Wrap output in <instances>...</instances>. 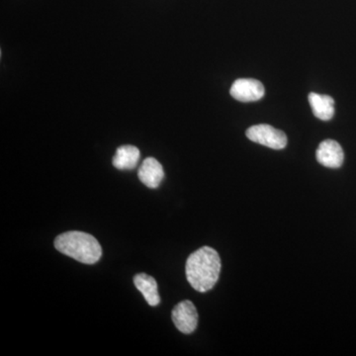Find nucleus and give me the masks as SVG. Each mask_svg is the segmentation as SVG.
<instances>
[{
	"label": "nucleus",
	"instance_id": "nucleus-1",
	"mask_svg": "<svg viewBox=\"0 0 356 356\" xmlns=\"http://www.w3.org/2000/svg\"><path fill=\"white\" fill-rule=\"evenodd\" d=\"M189 284L196 291H209L216 285L221 273V259L214 248L203 247L189 255L185 266Z\"/></svg>",
	"mask_w": 356,
	"mask_h": 356
},
{
	"label": "nucleus",
	"instance_id": "nucleus-2",
	"mask_svg": "<svg viewBox=\"0 0 356 356\" xmlns=\"http://www.w3.org/2000/svg\"><path fill=\"white\" fill-rule=\"evenodd\" d=\"M56 250L76 261L95 264L102 259V248L99 242L90 234L72 231L60 234L56 238Z\"/></svg>",
	"mask_w": 356,
	"mask_h": 356
},
{
	"label": "nucleus",
	"instance_id": "nucleus-3",
	"mask_svg": "<svg viewBox=\"0 0 356 356\" xmlns=\"http://www.w3.org/2000/svg\"><path fill=\"white\" fill-rule=\"evenodd\" d=\"M245 135L252 142L270 149H282L287 145L285 133L267 124H259L248 128Z\"/></svg>",
	"mask_w": 356,
	"mask_h": 356
},
{
	"label": "nucleus",
	"instance_id": "nucleus-4",
	"mask_svg": "<svg viewBox=\"0 0 356 356\" xmlns=\"http://www.w3.org/2000/svg\"><path fill=\"white\" fill-rule=\"evenodd\" d=\"M172 321L178 331L186 334H192L198 324L196 307L189 300L180 302L173 308Z\"/></svg>",
	"mask_w": 356,
	"mask_h": 356
},
{
	"label": "nucleus",
	"instance_id": "nucleus-5",
	"mask_svg": "<svg viewBox=\"0 0 356 356\" xmlns=\"http://www.w3.org/2000/svg\"><path fill=\"white\" fill-rule=\"evenodd\" d=\"M229 93L238 102H254L264 97L266 89L257 79H240L233 83Z\"/></svg>",
	"mask_w": 356,
	"mask_h": 356
},
{
	"label": "nucleus",
	"instance_id": "nucleus-6",
	"mask_svg": "<svg viewBox=\"0 0 356 356\" xmlns=\"http://www.w3.org/2000/svg\"><path fill=\"white\" fill-rule=\"evenodd\" d=\"M316 158L318 163L329 168H339L343 165L344 154L343 147L334 140H325L321 143Z\"/></svg>",
	"mask_w": 356,
	"mask_h": 356
},
{
	"label": "nucleus",
	"instance_id": "nucleus-7",
	"mask_svg": "<svg viewBox=\"0 0 356 356\" xmlns=\"http://www.w3.org/2000/svg\"><path fill=\"white\" fill-rule=\"evenodd\" d=\"M138 177L140 181L149 188H158L165 177V172L158 159L147 158L140 166Z\"/></svg>",
	"mask_w": 356,
	"mask_h": 356
},
{
	"label": "nucleus",
	"instance_id": "nucleus-8",
	"mask_svg": "<svg viewBox=\"0 0 356 356\" xmlns=\"http://www.w3.org/2000/svg\"><path fill=\"white\" fill-rule=\"evenodd\" d=\"M134 284L144 296L149 306H158L161 303L158 290V283L153 276L147 273H139L134 277Z\"/></svg>",
	"mask_w": 356,
	"mask_h": 356
},
{
	"label": "nucleus",
	"instance_id": "nucleus-9",
	"mask_svg": "<svg viewBox=\"0 0 356 356\" xmlns=\"http://www.w3.org/2000/svg\"><path fill=\"white\" fill-rule=\"evenodd\" d=\"M313 113L322 121L331 120L334 115V100L329 95L311 92L308 96Z\"/></svg>",
	"mask_w": 356,
	"mask_h": 356
},
{
	"label": "nucleus",
	"instance_id": "nucleus-10",
	"mask_svg": "<svg viewBox=\"0 0 356 356\" xmlns=\"http://www.w3.org/2000/svg\"><path fill=\"white\" fill-rule=\"evenodd\" d=\"M140 151L137 147H119L113 158V165L117 170H133L137 166L140 159Z\"/></svg>",
	"mask_w": 356,
	"mask_h": 356
}]
</instances>
